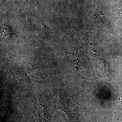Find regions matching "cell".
<instances>
[{
    "label": "cell",
    "mask_w": 122,
    "mask_h": 122,
    "mask_svg": "<svg viewBox=\"0 0 122 122\" xmlns=\"http://www.w3.org/2000/svg\"><path fill=\"white\" fill-rule=\"evenodd\" d=\"M61 103L62 105V107L63 109L66 110L67 113L71 114V111L73 109V108H74V106L71 104H72L71 98L70 99L67 97L65 99L63 98V100H62Z\"/></svg>",
    "instance_id": "6da1fadb"
},
{
    "label": "cell",
    "mask_w": 122,
    "mask_h": 122,
    "mask_svg": "<svg viewBox=\"0 0 122 122\" xmlns=\"http://www.w3.org/2000/svg\"><path fill=\"white\" fill-rule=\"evenodd\" d=\"M44 32H45V35L46 36L48 37H50L52 35L53 33L52 30L51 28H49L48 27H47L46 25H44Z\"/></svg>",
    "instance_id": "7a4b0ae2"
}]
</instances>
